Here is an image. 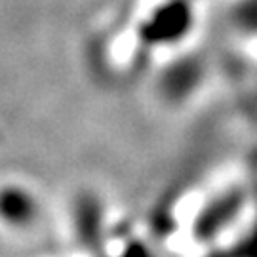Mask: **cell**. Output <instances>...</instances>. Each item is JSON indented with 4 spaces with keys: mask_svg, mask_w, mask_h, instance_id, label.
Masks as SVG:
<instances>
[{
    "mask_svg": "<svg viewBox=\"0 0 257 257\" xmlns=\"http://www.w3.org/2000/svg\"><path fill=\"white\" fill-rule=\"evenodd\" d=\"M37 204L23 189L6 187L0 191V217L10 225H25L35 217Z\"/></svg>",
    "mask_w": 257,
    "mask_h": 257,
    "instance_id": "6da1fadb",
    "label": "cell"
},
{
    "mask_svg": "<svg viewBox=\"0 0 257 257\" xmlns=\"http://www.w3.org/2000/svg\"><path fill=\"white\" fill-rule=\"evenodd\" d=\"M78 230L84 240H95L97 236V208L92 198H84L78 204Z\"/></svg>",
    "mask_w": 257,
    "mask_h": 257,
    "instance_id": "7a4b0ae2",
    "label": "cell"
}]
</instances>
